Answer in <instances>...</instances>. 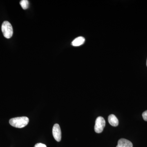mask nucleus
Wrapping results in <instances>:
<instances>
[{
	"mask_svg": "<svg viewBox=\"0 0 147 147\" xmlns=\"http://www.w3.org/2000/svg\"><path fill=\"white\" fill-rule=\"evenodd\" d=\"M29 122L28 118L26 117H18L10 119L9 124L16 128H23L26 126Z\"/></svg>",
	"mask_w": 147,
	"mask_h": 147,
	"instance_id": "obj_1",
	"label": "nucleus"
},
{
	"mask_svg": "<svg viewBox=\"0 0 147 147\" xmlns=\"http://www.w3.org/2000/svg\"><path fill=\"white\" fill-rule=\"evenodd\" d=\"M116 147H133V145L130 141L125 139H121L118 142Z\"/></svg>",
	"mask_w": 147,
	"mask_h": 147,
	"instance_id": "obj_5",
	"label": "nucleus"
},
{
	"mask_svg": "<svg viewBox=\"0 0 147 147\" xmlns=\"http://www.w3.org/2000/svg\"><path fill=\"white\" fill-rule=\"evenodd\" d=\"M142 117H143L144 120L147 121V110L145 111V112L143 113V114H142Z\"/></svg>",
	"mask_w": 147,
	"mask_h": 147,
	"instance_id": "obj_9",
	"label": "nucleus"
},
{
	"mask_svg": "<svg viewBox=\"0 0 147 147\" xmlns=\"http://www.w3.org/2000/svg\"><path fill=\"white\" fill-rule=\"evenodd\" d=\"M21 7L24 9H27L29 7V1L27 0H22L20 2Z\"/></svg>",
	"mask_w": 147,
	"mask_h": 147,
	"instance_id": "obj_8",
	"label": "nucleus"
},
{
	"mask_svg": "<svg viewBox=\"0 0 147 147\" xmlns=\"http://www.w3.org/2000/svg\"></svg>",
	"mask_w": 147,
	"mask_h": 147,
	"instance_id": "obj_11",
	"label": "nucleus"
},
{
	"mask_svg": "<svg viewBox=\"0 0 147 147\" xmlns=\"http://www.w3.org/2000/svg\"><path fill=\"white\" fill-rule=\"evenodd\" d=\"M34 147H47L46 145L41 143H38L35 145Z\"/></svg>",
	"mask_w": 147,
	"mask_h": 147,
	"instance_id": "obj_10",
	"label": "nucleus"
},
{
	"mask_svg": "<svg viewBox=\"0 0 147 147\" xmlns=\"http://www.w3.org/2000/svg\"><path fill=\"white\" fill-rule=\"evenodd\" d=\"M85 39L84 37L79 36L75 38L71 42V45L74 46H79L83 45L85 42Z\"/></svg>",
	"mask_w": 147,
	"mask_h": 147,
	"instance_id": "obj_7",
	"label": "nucleus"
},
{
	"mask_svg": "<svg viewBox=\"0 0 147 147\" xmlns=\"http://www.w3.org/2000/svg\"><path fill=\"white\" fill-rule=\"evenodd\" d=\"M105 119L101 117H98L96 119L94 125V131L96 133H100L103 131L105 127Z\"/></svg>",
	"mask_w": 147,
	"mask_h": 147,
	"instance_id": "obj_3",
	"label": "nucleus"
},
{
	"mask_svg": "<svg viewBox=\"0 0 147 147\" xmlns=\"http://www.w3.org/2000/svg\"><path fill=\"white\" fill-rule=\"evenodd\" d=\"M53 137L57 142H60L61 139V131L59 125L55 124L53 126Z\"/></svg>",
	"mask_w": 147,
	"mask_h": 147,
	"instance_id": "obj_4",
	"label": "nucleus"
},
{
	"mask_svg": "<svg viewBox=\"0 0 147 147\" xmlns=\"http://www.w3.org/2000/svg\"><path fill=\"white\" fill-rule=\"evenodd\" d=\"M2 32L5 37L10 38L13 35V30L11 24L7 21H5L1 26Z\"/></svg>",
	"mask_w": 147,
	"mask_h": 147,
	"instance_id": "obj_2",
	"label": "nucleus"
},
{
	"mask_svg": "<svg viewBox=\"0 0 147 147\" xmlns=\"http://www.w3.org/2000/svg\"><path fill=\"white\" fill-rule=\"evenodd\" d=\"M108 122L111 125L116 127L119 125V121L117 117L115 115H111L108 118Z\"/></svg>",
	"mask_w": 147,
	"mask_h": 147,
	"instance_id": "obj_6",
	"label": "nucleus"
}]
</instances>
